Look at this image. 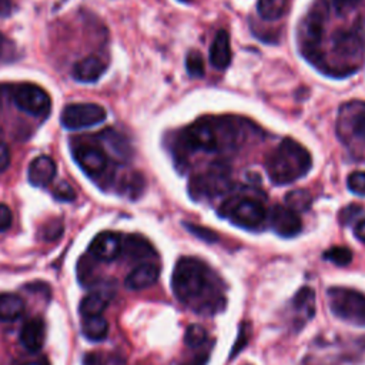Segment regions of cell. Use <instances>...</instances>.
Returning <instances> with one entry per match:
<instances>
[{
  "label": "cell",
  "mask_w": 365,
  "mask_h": 365,
  "mask_svg": "<svg viewBox=\"0 0 365 365\" xmlns=\"http://www.w3.org/2000/svg\"><path fill=\"white\" fill-rule=\"evenodd\" d=\"M221 278L204 261L181 257L173 271L171 287L175 298L201 315H214L224 309L225 294Z\"/></svg>",
  "instance_id": "6da1fadb"
},
{
  "label": "cell",
  "mask_w": 365,
  "mask_h": 365,
  "mask_svg": "<svg viewBox=\"0 0 365 365\" xmlns=\"http://www.w3.org/2000/svg\"><path fill=\"white\" fill-rule=\"evenodd\" d=\"M312 167L309 151L295 141L285 137L265 158V171L277 185H285L304 177Z\"/></svg>",
  "instance_id": "7a4b0ae2"
},
{
  "label": "cell",
  "mask_w": 365,
  "mask_h": 365,
  "mask_svg": "<svg viewBox=\"0 0 365 365\" xmlns=\"http://www.w3.org/2000/svg\"><path fill=\"white\" fill-rule=\"evenodd\" d=\"M329 14L328 0H314L302 19L298 29V43L301 54L311 63L319 64L321 56V40L324 34V24Z\"/></svg>",
  "instance_id": "3957f363"
},
{
  "label": "cell",
  "mask_w": 365,
  "mask_h": 365,
  "mask_svg": "<svg viewBox=\"0 0 365 365\" xmlns=\"http://www.w3.org/2000/svg\"><path fill=\"white\" fill-rule=\"evenodd\" d=\"M231 185V170L228 164L217 160L204 171L191 177L188 182V194L194 201H202L228 192Z\"/></svg>",
  "instance_id": "277c9868"
},
{
  "label": "cell",
  "mask_w": 365,
  "mask_h": 365,
  "mask_svg": "<svg viewBox=\"0 0 365 365\" xmlns=\"http://www.w3.org/2000/svg\"><path fill=\"white\" fill-rule=\"evenodd\" d=\"M218 214L247 230L261 228L267 220V210L262 202L250 197H230L221 204Z\"/></svg>",
  "instance_id": "5b68a950"
},
{
  "label": "cell",
  "mask_w": 365,
  "mask_h": 365,
  "mask_svg": "<svg viewBox=\"0 0 365 365\" xmlns=\"http://www.w3.org/2000/svg\"><path fill=\"white\" fill-rule=\"evenodd\" d=\"M177 143L180 151H220L215 118H200L191 125L185 127L180 133Z\"/></svg>",
  "instance_id": "8992f818"
},
{
  "label": "cell",
  "mask_w": 365,
  "mask_h": 365,
  "mask_svg": "<svg viewBox=\"0 0 365 365\" xmlns=\"http://www.w3.org/2000/svg\"><path fill=\"white\" fill-rule=\"evenodd\" d=\"M329 307L334 315L354 325L365 327V295L344 287L328 289Z\"/></svg>",
  "instance_id": "52a82bcc"
},
{
  "label": "cell",
  "mask_w": 365,
  "mask_h": 365,
  "mask_svg": "<svg viewBox=\"0 0 365 365\" xmlns=\"http://www.w3.org/2000/svg\"><path fill=\"white\" fill-rule=\"evenodd\" d=\"M338 134L348 143L365 145V103L352 101L341 107L338 117Z\"/></svg>",
  "instance_id": "ba28073f"
},
{
  "label": "cell",
  "mask_w": 365,
  "mask_h": 365,
  "mask_svg": "<svg viewBox=\"0 0 365 365\" xmlns=\"http://www.w3.org/2000/svg\"><path fill=\"white\" fill-rule=\"evenodd\" d=\"M106 108L94 103H73L61 111V124L68 130L93 127L106 120Z\"/></svg>",
  "instance_id": "9c48e42d"
},
{
  "label": "cell",
  "mask_w": 365,
  "mask_h": 365,
  "mask_svg": "<svg viewBox=\"0 0 365 365\" xmlns=\"http://www.w3.org/2000/svg\"><path fill=\"white\" fill-rule=\"evenodd\" d=\"M332 50L344 58L361 56L365 44V16L355 20L351 29H339L332 34Z\"/></svg>",
  "instance_id": "30bf717a"
},
{
  "label": "cell",
  "mask_w": 365,
  "mask_h": 365,
  "mask_svg": "<svg viewBox=\"0 0 365 365\" xmlns=\"http://www.w3.org/2000/svg\"><path fill=\"white\" fill-rule=\"evenodd\" d=\"M13 101L20 110L31 115L46 114L50 108L48 94L41 87L33 84H23L16 87L13 93Z\"/></svg>",
  "instance_id": "8fae6325"
},
{
  "label": "cell",
  "mask_w": 365,
  "mask_h": 365,
  "mask_svg": "<svg viewBox=\"0 0 365 365\" xmlns=\"http://www.w3.org/2000/svg\"><path fill=\"white\" fill-rule=\"evenodd\" d=\"M267 217L269 227L281 237H295L302 230V222L298 214L285 205H274Z\"/></svg>",
  "instance_id": "7c38bea8"
},
{
  "label": "cell",
  "mask_w": 365,
  "mask_h": 365,
  "mask_svg": "<svg viewBox=\"0 0 365 365\" xmlns=\"http://www.w3.org/2000/svg\"><path fill=\"white\" fill-rule=\"evenodd\" d=\"M74 160L90 177H98L107 168V154L103 148L90 144H81L74 150Z\"/></svg>",
  "instance_id": "4fadbf2b"
},
{
  "label": "cell",
  "mask_w": 365,
  "mask_h": 365,
  "mask_svg": "<svg viewBox=\"0 0 365 365\" xmlns=\"http://www.w3.org/2000/svg\"><path fill=\"white\" fill-rule=\"evenodd\" d=\"M88 251L98 261H113L123 252V240L117 232L104 231L94 237Z\"/></svg>",
  "instance_id": "5bb4252c"
},
{
  "label": "cell",
  "mask_w": 365,
  "mask_h": 365,
  "mask_svg": "<svg viewBox=\"0 0 365 365\" xmlns=\"http://www.w3.org/2000/svg\"><path fill=\"white\" fill-rule=\"evenodd\" d=\"M46 338V325L40 317H34L27 319L20 329V342L21 345L30 351L37 352L43 348Z\"/></svg>",
  "instance_id": "9a60e30c"
},
{
  "label": "cell",
  "mask_w": 365,
  "mask_h": 365,
  "mask_svg": "<svg viewBox=\"0 0 365 365\" xmlns=\"http://www.w3.org/2000/svg\"><path fill=\"white\" fill-rule=\"evenodd\" d=\"M160 267L154 262H141L125 278V287L130 289H144L157 282Z\"/></svg>",
  "instance_id": "2e32d148"
},
{
  "label": "cell",
  "mask_w": 365,
  "mask_h": 365,
  "mask_svg": "<svg viewBox=\"0 0 365 365\" xmlns=\"http://www.w3.org/2000/svg\"><path fill=\"white\" fill-rule=\"evenodd\" d=\"M231 57H232V53H231L230 34L227 30L221 29L215 34V37L210 46V63L212 64L214 68L224 70L230 66Z\"/></svg>",
  "instance_id": "e0dca14e"
},
{
  "label": "cell",
  "mask_w": 365,
  "mask_h": 365,
  "mask_svg": "<svg viewBox=\"0 0 365 365\" xmlns=\"http://www.w3.org/2000/svg\"><path fill=\"white\" fill-rule=\"evenodd\" d=\"M29 181L36 187L48 185L56 175V164L47 155L36 157L29 165Z\"/></svg>",
  "instance_id": "ac0fdd59"
},
{
  "label": "cell",
  "mask_w": 365,
  "mask_h": 365,
  "mask_svg": "<svg viewBox=\"0 0 365 365\" xmlns=\"http://www.w3.org/2000/svg\"><path fill=\"white\" fill-rule=\"evenodd\" d=\"M106 61L97 56H88L73 67V77L81 83H94L106 71Z\"/></svg>",
  "instance_id": "d6986e66"
},
{
  "label": "cell",
  "mask_w": 365,
  "mask_h": 365,
  "mask_svg": "<svg viewBox=\"0 0 365 365\" xmlns=\"http://www.w3.org/2000/svg\"><path fill=\"white\" fill-rule=\"evenodd\" d=\"M123 251L134 261H143L157 255L151 242L138 234L127 235L125 240H123Z\"/></svg>",
  "instance_id": "ffe728a7"
},
{
  "label": "cell",
  "mask_w": 365,
  "mask_h": 365,
  "mask_svg": "<svg viewBox=\"0 0 365 365\" xmlns=\"http://www.w3.org/2000/svg\"><path fill=\"white\" fill-rule=\"evenodd\" d=\"M24 312V301L10 292L0 294V321H16Z\"/></svg>",
  "instance_id": "44dd1931"
},
{
  "label": "cell",
  "mask_w": 365,
  "mask_h": 365,
  "mask_svg": "<svg viewBox=\"0 0 365 365\" xmlns=\"http://www.w3.org/2000/svg\"><path fill=\"white\" fill-rule=\"evenodd\" d=\"M110 298L100 292H91L88 295H86L81 302H80V314L83 315V318L86 317H96V315H101L103 311L107 308Z\"/></svg>",
  "instance_id": "7402d4cb"
},
{
  "label": "cell",
  "mask_w": 365,
  "mask_h": 365,
  "mask_svg": "<svg viewBox=\"0 0 365 365\" xmlns=\"http://www.w3.org/2000/svg\"><path fill=\"white\" fill-rule=\"evenodd\" d=\"M81 332L90 341H103L108 334V322L101 315L86 317L81 324Z\"/></svg>",
  "instance_id": "603a6c76"
},
{
  "label": "cell",
  "mask_w": 365,
  "mask_h": 365,
  "mask_svg": "<svg viewBox=\"0 0 365 365\" xmlns=\"http://www.w3.org/2000/svg\"><path fill=\"white\" fill-rule=\"evenodd\" d=\"M288 0H258L257 11L261 19L274 21L284 16Z\"/></svg>",
  "instance_id": "cb8c5ba5"
},
{
  "label": "cell",
  "mask_w": 365,
  "mask_h": 365,
  "mask_svg": "<svg viewBox=\"0 0 365 365\" xmlns=\"http://www.w3.org/2000/svg\"><path fill=\"white\" fill-rule=\"evenodd\" d=\"M285 204L289 210L295 211L297 214L298 212H305V211L309 210V207L312 204V197H311L308 190H304V188L291 190L285 195Z\"/></svg>",
  "instance_id": "d4e9b609"
},
{
  "label": "cell",
  "mask_w": 365,
  "mask_h": 365,
  "mask_svg": "<svg viewBox=\"0 0 365 365\" xmlns=\"http://www.w3.org/2000/svg\"><path fill=\"white\" fill-rule=\"evenodd\" d=\"M144 185H145V181L140 173H130V174L124 175L120 190L124 195H127L130 198H137L144 191Z\"/></svg>",
  "instance_id": "484cf974"
},
{
  "label": "cell",
  "mask_w": 365,
  "mask_h": 365,
  "mask_svg": "<svg viewBox=\"0 0 365 365\" xmlns=\"http://www.w3.org/2000/svg\"><path fill=\"white\" fill-rule=\"evenodd\" d=\"M104 140L110 144V147L114 150L117 157H120L123 160L130 157V147L123 135H120L118 133H115L113 130H107V133L104 134Z\"/></svg>",
  "instance_id": "4316f807"
},
{
  "label": "cell",
  "mask_w": 365,
  "mask_h": 365,
  "mask_svg": "<svg viewBox=\"0 0 365 365\" xmlns=\"http://www.w3.org/2000/svg\"><path fill=\"white\" fill-rule=\"evenodd\" d=\"M314 302H315V294L312 292L311 288L308 287H304L301 288L295 298H294V305L297 309H302V311H307V315L311 317L314 314Z\"/></svg>",
  "instance_id": "83f0119b"
},
{
  "label": "cell",
  "mask_w": 365,
  "mask_h": 365,
  "mask_svg": "<svg viewBox=\"0 0 365 365\" xmlns=\"http://www.w3.org/2000/svg\"><path fill=\"white\" fill-rule=\"evenodd\" d=\"M207 341V331L198 325V324H191L184 334V342L190 348H200L204 345Z\"/></svg>",
  "instance_id": "f1b7e54d"
},
{
  "label": "cell",
  "mask_w": 365,
  "mask_h": 365,
  "mask_svg": "<svg viewBox=\"0 0 365 365\" xmlns=\"http://www.w3.org/2000/svg\"><path fill=\"white\" fill-rule=\"evenodd\" d=\"M324 258L336 264V265H348L352 261V251L346 247L342 245H336V247H331L324 252Z\"/></svg>",
  "instance_id": "f546056e"
},
{
  "label": "cell",
  "mask_w": 365,
  "mask_h": 365,
  "mask_svg": "<svg viewBox=\"0 0 365 365\" xmlns=\"http://www.w3.org/2000/svg\"><path fill=\"white\" fill-rule=\"evenodd\" d=\"M185 68L191 77H202L204 76V73H205L204 60H202V56L197 50H191L187 54Z\"/></svg>",
  "instance_id": "4dcf8cb0"
},
{
  "label": "cell",
  "mask_w": 365,
  "mask_h": 365,
  "mask_svg": "<svg viewBox=\"0 0 365 365\" xmlns=\"http://www.w3.org/2000/svg\"><path fill=\"white\" fill-rule=\"evenodd\" d=\"M184 227L197 238L205 241V242H217L218 241V234L207 227L194 224V222H184Z\"/></svg>",
  "instance_id": "1f68e13d"
},
{
  "label": "cell",
  "mask_w": 365,
  "mask_h": 365,
  "mask_svg": "<svg viewBox=\"0 0 365 365\" xmlns=\"http://www.w3.org/2000/svg\"><path fill=\"white\" fill-rule=\"evenodd\" d=\"M346 185L351 192L365 197V171H352L346 178Z\"/></svg>",
  "instance_id": "d6a6232c"
},
{
  "label": "cell",
  "mask_w": 365,
  "mask_h": 365,
  "mask_svg": "<svg viewBox=\"0 0 365 365\" xmlns=\"http://www.w3.org/2000/svg\"><path fill=\"white\" fill-rule=\"evenodd\" d=\"M54 197L61 200V201H73L76 198V191L73 190V187L66 182V181H61L57 184V187L54 188L53 191Z\"/></svg>",
  "instance_id": "836d02e7"
},
{
  "label": "cell",
  "mask_w": 365,
  "mask_h": 365,
  "mask_svg": "<svg viewBox=\"0 0 365 365\" xmlns=\"http://www.w3.org/2000/svg\"><path fill=\"white\" fill-rule=\"evenodd\" d=\"M61 232H63V225H61V222H60V221H53V222H48V224L44 227L43 238L47 240V241H51V240L58 238Z\"/></svg>",
  "instance_id": "e575fe53"
},
{
  "label": "cell",
  "mask_w": 365,
  "mask_h": 365,
  "mask_svg": "<svg viewBox=\"0 0 365 365\" xmlns=\"http://www.w3.org/2000/svg\"><path fill=\"white\" fill-rule=\"evenodd\" d=\"M13 222V214L6 204H0V232L10 228Z\"/></svg>",
  "instance_id": "d590c367"
},
{
  "label": "cell",
  "mask_w": 365,
  "mask_h": 365,
  "mask_svg": "<svg viewBox=\"0 0 365 365\" xmlns=\"http://www.w3.org/2000/svg\"><path fill=\"white\" fill-rule=\"evenodd\" d=\"M362 0H332L334 3V7L336 9L338 13L344 14L352 9H355Z\"/></svg>",
  "instance_id": "8d00e7d4"
},
{
  "label": "cell",
  "mask_w": 365,
  "mask_h": 365,
  "mask_svg": "<svg viewBox=\"0 0 365 365\" xmlns=\"http://www.w3.org/2000/svg\"><path fill=\"white\" fill-rule=\"evenodd\" d=\"M10 164V150L4 141L0 140V173L4 171Z\"/></svg>",
  "instance_id": "74e56055"
},
{
  "label": "cell",
  "mask_w": 365,
  "mask_h": 365,
  "mask_svg": "<svg viewBox=\"0 0 365 365\" xmlns=\"http://www.w3.org/2000/svg\"><path fill=\"white\" fill-rule=\"evenodd\" d=\"M361 212V207H358V205H355V204H352V205H348L346 208H344L342 210V212H341V221L345 224L346 221L349 222L351 220H352V217H355L356 214H359Z\"/></svg>",
  "instance_id": "f35d334b"
},
{
  "label": "cell",
  "mask_w": 365,
  "mask_h": 365,
  "mask_svg": "<svg viewBox=\"0 0 365 365\" xmlns=\"http://www.w3.org/2000/svg\"><path fill=\"white\" fill-rule=\"evenodd\" d=\"M207 361H208V355L205 352H202V354L195 355L192 359H190L188 362H184L181 365H205Z\"/></svg>",
  "instance_id": "ab89813d"
},
{
  "label": "cell",
  "mask_w": 365,
  "mask_h": 365,
  "mask_svg": "<svg viewBox=\"0 0 365 365\" xmlns=\"http://www.w3.org/2000/svg\"><path fill=\"white\" fill-rule=\"evenodd\" d=\"M354 234H355V237H356L359 241L365 242V220H361V221L355 225Z\"/></svg>",
  "instance_id": "60d3db41"
},
{
  "label": "cell",
  "mask_w": 365,
  "mask_h": 365,
  "mask_svg": "<svg viewBox=\"0 0 365 365\" xmlns=\"http://www.w3.org/2000/svg\"><path fill=\"white\" fill-rule=\"evenodd\" d=\"M13 10L11 0H0V17H7Z\"/></svg>",
  "instance_id": "b9f144b4"
},
{
  "label": "cell",
  "mask_w": 365,
  "mask_h": 365,
  "mask_svg": "<svg viewBox=\"0 0 365 365\" xmlns=\"http://www.w3.org/2000/svg\"><path fill=\"white\" fill-rule=\"evenodd\" d=\"M21 365H50L48 361L46 358H40V359H36V361H30V362H26V364H21Z\"/></svg>",
  "instance_id": "7bdbcfd3"
},
{
  "label": "cell",
  "mask_w": 365,
  "mask_h": 365,
  "mask_svg": "<svg viewBox=\"0 0 365 365\" xmlns=\"http://www.w3.org/2000/svg\"><path fill=\"white\" fill-rule=\"evenodd\" d=\"M4 43H6V38L3 37V34L0 33V53L3 51V47H4Z\"/></svg>",
  "instance_id": "ee69618b"
},
{
  "label": "cell",
  "mask_w": 365,
  "mask_h": 365,
  "mask_svg": "<svg viewBox=\"0 0 365 365\" xmlns=\"http://www.w3.org/2000/svg\"><path fill=\"white\" fill-rule=\"evenodd\" d=\"M180 1H188V0H180Z\"/></svg>",
  "instance_id": "f6af8a7d"
}]
</instances>
